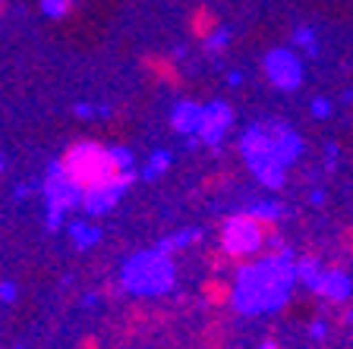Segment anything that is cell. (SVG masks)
I'll use <instances>...</instances> for the list:
<instances>
[{"label": "cell", "instance_id": "6da1fadb", "mask_svg": "<svg viewBox=\"0 0 353 349\" xmlns=\"http://www.w3.org/2000/svg\"><path fill=\"white\" fill-rule=\"evenodd\" d=\"M296 284V258L290 248L278 255H265L259 262L240 268L230 286V306L240 315H262L281 308Z\"/></svg>", "mask_w": 353, "mask_h": 349}, {"label": "cell", "instance_id": "7a4b0ae2", "mask_svg": "<svg viewBox=\"0 0 353 349\" xmlns=\"http://www.w3.org/2000/svg\"><path fill=\"white\" fill-rule=\"evenodd\" d=\"M303 151V142L284 123H256L240 136V154L256 173L265 189H281L287 180V167Z\"/></svg>", "mask_w": 353, "mask_h": 349}, {"label": "cell", "instance_id": "3957f363", "mask_svg": "<svg viewBox=\"0 0 353 349\" xmlns=\"http://www.w3.org/2000/svg\"><path fill=\"white\" fill-rule=\"evenodd\" d=\"M176 268L174 258L161 248H148V252H136L120 271V284L130 296H164L174 290Z\"/></svg>", "mask_w": 353, "mask_h": 349}, {"label": "cell", "instance_id": "277c9868", "mask_svg": "<svg viewBox=\"0 0 353 349\" xmlns=\"http://www.w3.org/2000/svg\"><path fill=\"white\" fill-rule=\"evenodd\" d=\"M63 167L82 189L117 173L114 160H110V148L98 145V142H76V145H70L63 154Z\"/></svg>", "mask_w": 353, "mask_h": 349}, {"label": "cell", "instance_id": "5b68a950", "mask_svg": "<svg viewBox=\"0 0 353 349\" xmlns=\"http://www.w3.org/2000/svg\"><path fill=\"white\" fill-rule=\"evenodd\" d=\"M265 226L259 218H252L250 211H236L224 220L221 226V248L234 258H250L265 246Z\"/></svg>", "mask_w": 353, "mask_h": 349}, {"label": "cell", "instance_id": "8992f818", "mask_svg": "<svg viewBox=\"0 0 353 349\" xmlns=\"http://www.w3.org/2000/svg\"><path fill=\"white\" fill-rule=\"evenodd\" d=\"M41 195H44V208L70 214L73 208H82V195H85V189H82L73 176L66 173L63 158H57V160L48 164V170H44Z\"/></svg>", "mask_w": 353, "mask_h": 349}, {"label": "cell", "instance_id": "52a82bcc", "mask_svg": "<svg viewBox=\"0 0 353 349\" xmlns=\"http://www.w3.org/2000/svg\"><path fill=\"white\" fill-rule=\"evenodd\" d=\"M132 180H136V173L126 170V173H114V176H108V180L95 182V186H88L85 195H82V211H85L88 218L114 211V204H120V198L126 195Z\"/></svg>", "mask_w": 353, "mask_h": 349}, {"label": "cell", "instance_id": "ba28073f", "mask_svg": "<svg viewBox=\"0 0 353 349\" xmlns=\"http://www.w3.org/2000/svg\"><path fill=\"white\" fill-rule=\"evenodd\" d=\"M303 60L300 54L287 51V47H278V51H268L265 54V76L272 82L274 88L281 92H296L303 85Z\"/></svg>", "mask_w": 353, "mask_h": 349}, {"label": "cell", "instance_id": "9c48e42d", "mask_svg": "<svg viewBox=\"0 0 353 349\" xmlns=\"http://www.w3.org/2000/svg\"><path fill=\"white\" fill-rule=\"evenodd\" d=\"M230 126H234V107L228 101H208L202 110V129H199V142L205 148L218 151L228 138Z\"/></svg>", "mask_w": 353, "mask_h": 349}, {"label": "cell", "instance_id": "30bf717a", "mask_svg": "<svg viewBox=\"0 0 353 349\" xmlns=\"http://www.w3.org/2000/svg\"><path fill=\"white\" fill-rule=\"evenodd\" d=\"M202 110H205V104H196V101H180L174 104V110H170V126H174V132H180V136H199V129H202Z\"/></svg>", "mask_w": 353, "mask_h": 349}, {"label": "cell", "instance_id": "8fae6325", "mask_svg": "<svg viewBox=\"0 0 353 349\" xmlns=\"http://www.w3.org/2000/svg\"><path fill=\"white\" fill-rule=\"evenodd\" d=\"M316 293L328 302H347L353 296V280L344 274V271H325L322 280H319Z\"/></svg>", "mask_w": 353, "mask_h": 349}, {"label": "cell", "instance_id": "7c38bea8", "mask_svg": "<svg viewBox=\"0 0 353 349\" xmlns=\"http://www.w3.org/2000/svg\"><path fill=\"white\" fill-rule=\"evenodd\" d=\"M70 230V240L76 242V248H92L98 246V240H101V230H98L95 224H82V220H73V224L66 226Z\"/></svg>", "mask_w": 353, "mask_h": 349}, {"label": "cell", "instance_id": "4fadbf2b", "mask_svg": "<svg viewBox=\"0 0 353 349\" xmlns=\"http://www.w3.org/2000/svg\"><path fill=\"white\" fill-rule=\"evenodd\" d=\"M199 240H202V230H180V233L164 236V240L158 242V248H161V252H168V255H174V252H180V248L196 246Z\"/></svg>", "mask_w": 353, "mask_h": 349}, {"label": "cell", "instance_id": "5bb4252c", "mask_svg": "<svg viewBox=\"0 0 353 349\" xmlns=\"http://www.w3.org/2000/svg\"><path fill=\"white\" fill-rule=\"evenodd\" d=\"M170 164H174V154L164 151V148H158L154 154H148L145 167H142V180H158V176H164L170 170Z\"/></svg>", "mask_w": 353, "mask_h": 349}, {"label": "cell", "instance_id": "9a60e30c", "mask_svg": "<svg viewBox=\"0 0 353 349\" xmlns=\"http://www.w3.org/2000/svg\"><path fill=\"white\" fill-rule=\"evenodd\" d=\"M322 274H325V268L316 262V258H296V280H300L303 286H309L312 293H316Z\"/></svg>", "mask_w": 353, "mask_h": 349}, {"label": "cell", "instance_id": "2e32d148", "mask_svg": "<svg viewBox=\"0 0 353 349\" xmlns=\"http://www.w3.org/2000/svg\"><path fill=\"white\" fill-rule=\"evenodd\" d=\"M243 211H250L252 218H259L262 224H278L281 218H284V204H278V202H252V204H246Z\"/></svg>", "mask_w": 353, "mask_h": 349}, {"label": "cell", "instance_id": "e0dca14e", "mask_svg": "<svg viewBox=\"0 0 353 349\" xmlns=\"http://www.w3.org/2000/svg\"><path fill=\"white\" fill-rule=\"evenodd\" d=\"M110 160H114V170H117V173H126V170L136 167V154L126 145H110Z\"/></svg>", "mask_w": 353, "mask_h": 349}, {"label": "cell", "instance_id": "ac0fdd59", "mask_svg": "<svg viewBox=\"0 0 353 349\" xmlns=\"http://www.w3.org/2000/svg\"><path fill=\"white\" fill-rule=\"evenodd\" d=\"M228 44H230V29H214V32H208V35L202 38L205 54H221Z\"/></svg>", "mask_w": 353, "mask_h": 349}, {"label": "cell", "instance_id": "d6986e66", "mask_svg": "<svg viewBox=\"0 0 353 349\" xmlns=\"http://www.w3.org/2000/svg\"><path fill=\"white\" fill-rule=\"evenodd\" d=\"M294 41H296V47H303L306 57H316L319 54V41H316V35H312V29H296Z\"/></svg>", "mask_w": 353, "mask_h": 349}, {"label": "cell", "instance_id": "ffe728a7", "mask_svg": "<svg viewBox=\"0 0 353 349\" xmlns=\"http://www.w3.org/2000/svg\"><path fill=\"white\" fill-rule=\"evenodd\" d=\"M70 7H73V0H41L44 16H51V19L66 16V13H70Z\"/></svg>", "mask_w": 353, "mask_h": 349}, {"label": "cell", "instance_id": "44dd1931", "mask_svg": "<svg viewBox=\"0 0 353 349\" xmlns=\"http://www.w3.org/2000/svg\"><path fill=\"white\" fill-rule=\"evenodd\" d=\"M16 299H19V286L13 280H0V302L3 306H13Z\"/></svg>", "mask_w": 353, "mask_h": 349}, {"label": "cell", "instance_id": "7402d4cb", "mask_svg": "<svg viewBox=\"0 0 353 349\" xmlns=\"http://www.w3.org/2000/svg\"><path fill=\"white\" fill-rule=\"evenodd\" d=\"M63 224H66L63 211H51V208H44V226H48V233H57Z\"/></svg>", "mask_w": 353, "mask_h": 349}, {"label": "cell", "instance_id": "603a6c76", "mask_svg": "<svg viewBox=\"0 0 353 349\" xmlns=\"http://www.w3.org/2000/svg\"><path fill=\"white\" fill-rule=\"evenodd\" d=\"M309 114L316 116V120H325V116L331 114V101H328V98H316V101H312V107H309Z\"/></svg>", "mask_w": 353, "mask_h": 349}, {"label": "cell", "instance_id": "cb8c5ba5", "mask_svg": "<svg viewBox=\"0 0 353 349\" xmlns=\"http://www.w3.org/2000/svg\"><path fill=\"white\" fill-rule=\"evenodd\" d=\"M73 114L79 116V120H88V116H95L98 110L92 107V104H76V107H73Z\"/></svg>", "mask_w": 353, "mask_h": 349}, {"label": "cell", "instance_id": "d4e9b609", "mask_svg": "<svg viewBox=\"0 0 353 349\" xmlns=\"http://www.w3.org/2000/svg\"><path fill=\"white\" fill-rule=\"evenodd\" d=\"M309 334L316 337V340H322L325 337V321H312V330H309Z\"/></svg>", "mask_w": 353, "mask_h": 349}, {"label": "cell", "instance_id": "484cf974", "mask_svg": "<svg viewBox=\"0 0 353 349\" xmlns=\"http://www.w3.org/2000/svg\"><path fill=\"white\" fill-rule=\"evenodd\" d=\"M26 195H32V186H26V182H19L13 189V198H26Z\"/></svg>", "mask_w": 353, "mask_h": 349}, {"label": "cell", "instance_id": "4316f807", "mask_svg": "<svg viewBox=\"0 0 353 349\" xmlns=\"http://www.w3.org/2000/svg\"><path fill=\"white\" fill-rule=\"evenodd\" d=\"M240 82H243V73H240V70H230V73H228V85H240Z\"/></svg>", "mask_w": 353, "mask_h": 349}, {"label": "cell", "instance_id": "83f0119b", "mask_svg": "<svg viewBox=\"0 0 353 349\" xmlns=\"http://www.w3.org/2000/svg\"><path fill=\"white\" fill-rule=\"evenodd\" d=\"M309 202H312V204H322V202H325V192H322V189H316L312 195H309Z\"/></svg>", "mask_w": 353, "mask_h": 349}, {"label": "cell", "instance_id": "f1b7e54d", "mask_svg": "<svg viewBox=\"0 0 353 349\" xmlns=\"http://www.w3.org/2000/svg\"><path fill=\"white\" fill-rule=\"evenodd\" d=\"M95 293H85V296H82V306H95Z\"/></svg>", "mask_w": 353, "mask_h": 349}, {"label": "cell", "instance_id": "f546056e", "mask_svg": "<svg viewBox=\"0 0 353 349\" xmlns=\"http://www.w3.org/2000/svg\"><path fill=\"white\" fill-rule=\"evenodd\" d=\"M262 349H281V346H278L274 340H265V343H262Z\"/></svg>", "mask_w": 353, "mask_h": 349}, {"label": "cell", "instance_id": "4dcf8cb0", "mask_svg": "<svg viewBox=\"0 0 353 349\" xmlns=\"http://www.w3.org/2000/svg\"><path fill=\"white\" fill-rule=\"evenodd\" d=\"M0 170H7V158L3 154H0Z\"/></svg>", "mask_w": 353, "mask_h": 349}]
</instances>
